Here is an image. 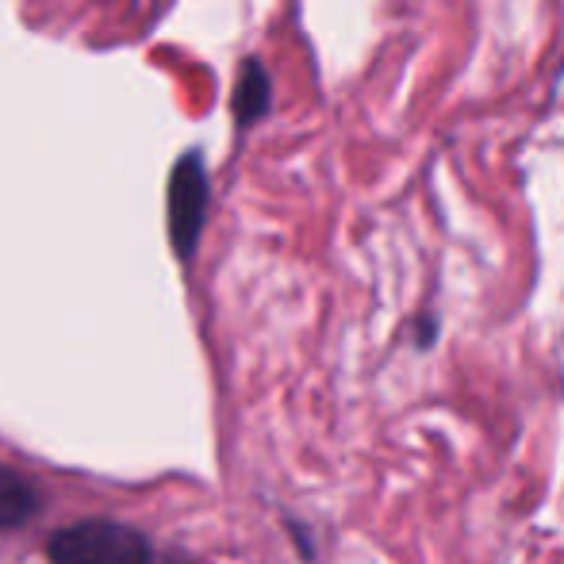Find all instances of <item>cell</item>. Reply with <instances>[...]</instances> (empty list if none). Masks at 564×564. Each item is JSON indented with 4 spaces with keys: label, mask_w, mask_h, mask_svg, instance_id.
Wrapping results in <instances>:
<instances>
[{
    "label": "cell",
    "mask_w": 564,
    "mask_h": 564,
    "mask_svg": "<svg viewBox=\"0 0 564 564\" xmlns=\"http://www.w3.org/2000/svg\"><path fill=\"white\" fill-rule=\"evenodd\" d=\"M273 108V77H269L265 62L246 58L235 77V97H230V112H235L238 131H250Z\"/></svg>",
    "instance_id": "3957f363"
},
{
    "label": "cell",
    "mask_w": 564,
    "mask_h": 564,
    "mask_svg": "<svg viewBox=\"0 0 564 564\" xmlns=\"http://www.w3.org/2000/svg\"><path fill=\"white\" fill-rule=\"evenodd\" d=\"M54 564H147V545L119 527H77L54 538Z\"/></svg>",
    "instance_id": "7a4b0ae2"
},
{
    "label": "cell",
    "mask_w": 564,
    "mask_h": 564,
    "mask_svg": "<svg viewBox=\"0 0 564 564\" xmlns=\"http://www.w3.org/2000/svg\"><path fill=\"white\" fill-rule=\"evenodd\" d=\"M204 216H208V170H204L200 150H188L173 165V177H170V235H173V250L181 258H193Z\"/></svg>",
    "instance_id": "6da1fadb"
}]
</instances>
